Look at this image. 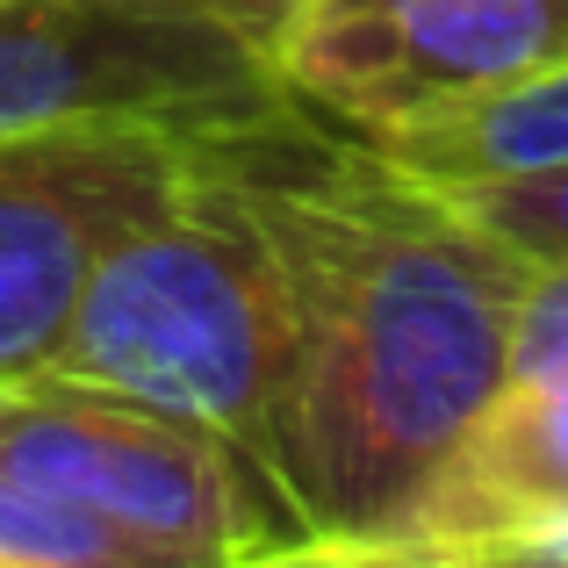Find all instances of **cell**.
<instances>
[{"label": "cell", "mask_w": 568, "mask_h": 568, "mask_svg": "<svg viewBox=\"0 0 568 568\" xmlns=\"http://www.w3.org/2000/svg\"><path fill=\"white\" fill-rule=\"evenodd\" d=\"M231 173L295 295V396L281 489L295 561H346L439 475L518 382L547 266L303 115L231 138Z\"/></svg>", "instance_id": "6da1fadb"}, {"label": "cell", "mask_w": 568, "mask_h": 568, "mask_svg": "<svg viewBox=\"0 0 568 568\" xmlns=\"http://www.w3.org/2000/svg\"><path fill=\"white\" fill-rule=\"evenodd\" d=\"M231 138L237 130H209L187 181L123 237H109L43 375L94 382L187 417L231 439L281 489L295 295L231 173Z\"/></svg>", "instance_id": "7a4b0ae2"}, {"label": "cell", "mask_w": 568, "mask_h": 568, "mask_svg": "<svg viewBox=\"0 0 568 568\" xmlns=\"http://www.w3.org/2000/svg\"><path fill=\"white\" fill-rule=\"evenodd\" d=\"M0 468L138 532L166 568L303 555V518L231 439L94 382H0Z\"/></svg>", "instance_id": "3957f363"}, {"label": "cell", "mask_w": 568, "mask_h": 568, "mask_svg": "<svg viewBox=\"0 0 568 568\" xmlns=\"http://www.w3.org/2000/svg\"><path fill=\"white\" fill-rule=\"evenodd\" d=\"M288 123L295 94L245 29L173 0H0V138L51 123Z\"/></svg>", "instance_id": "277c9868"}, {"label": "cell", "mask_w": 568, "mask_h": 568, "mask_svg": "<svg viewBox=\"0 0 568 568\" xmlns=\"http://www.w3.org/2000/svg\"><path fill=\"white\" fill-rule=\"evenodd\" d=\"M568 65V0H295L274 72L346 138L468 109Z\"/></svg>", "instance_id": "5b68a950"}, {"label": "cell", "mask_w": 568, "mask_h": 568, "mask_svg": "<svg viewBox=\"0 0 568 568\" xmlns=\"http://www.w3.org/2000/svg\"><path fill=\"white\" fill-rule=\"evenodd\" d=\"M202 138L138 115L0 138V382L51 361L109 237L187 181Z\"/></svg>", "instance_id": "8992f818"}, {"label": "cell", "mask_w": 568, "mask_h": 568, "mask_svg": "<svg viewBox=\"0 0 568 568\" xmlns=\"http://www.w3.org/2000/svg\"><path fill=\"white\" fill-rule=\"evenodd\" d=\"M346 561L489 568L568 561V266L540 281L518 382L439 460L425 489Z\"/></svg>", "instance_id": "52a82bcc"}, {"label": "cell", "mask_w": 568, "mask_h": 568, "mask_svg": "<svg viewBox=\"0 0 568 568\" xmlns=\"http://www.w3.org/2000/svg\"><path fill=\"white\" fill-rule=\"evenodd\" d=\"M361 144H375L388 166H403L410 181H432V187L561 166L568 159V65L540 72L526 87H504L489 101H468V109L375 130Z\"/></svg>", "instance_id": "ba28073f"}, {"label": "cell", "mask_w": 568, "mask_h": 568, "mask_svg": "<svg viewBox=\"0 0 568 568\" xmlns=\"http://www.w3.org/2000/svg\"><path fill=\"white\" fill-rule=\"evenodd\" d=\"M0 568H166L138 532L0 468Z\"/></svg>", "instance_id": "9c48e42d"}, {"label": "cell", "mask_w": 568, "mask_h": 568, "mask_svg": "<svg viewBox=\"0 0 568 568\" xmlns=\"http://www.w3.org/2000/svg\"><path fill=\"white\" fill-rule=\"evenodd\" d=\"M439 194L454 209H468L475 223H489L526 260H540L547 274L568 266V159L561 166H540V173H504V181H454Z\"/></svg>", "instance_id": "30bf717a"}, {"label": "cell", "mask_w": 568, "mask_h": 568, "mask_svg": "<svg viewBox=\"0 0 568 568\" xmlns=\"http://www.w3.org/2000/svg\"><path fill=\"white\" fill-rule=\"evenodd\" d=\"M173 8H202V14H216V22L245 29V37L260 43L266 58H274V43H281V29H288L295 0H173Z\"/></svg>", "instance_id": "8fae6325"}]
</instances>
